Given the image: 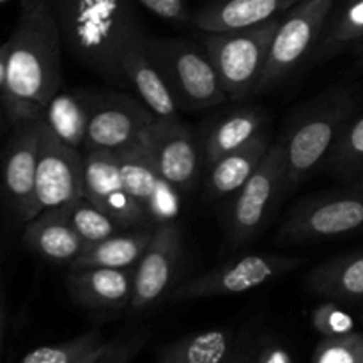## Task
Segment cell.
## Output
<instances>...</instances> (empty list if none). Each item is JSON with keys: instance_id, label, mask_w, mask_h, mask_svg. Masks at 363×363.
<instances>
[{"instance_id": "6da1fadb", "label": "cell", "mask_w": 363, "mask_h": 363, "mask_svg": "<svg viewBox=\"0 0 363 363\" xmlns=\"http://www.w3.org/2000/svg\"><path fill=\"white\" fill-rule=\"evenodd\" d=\"M9 41L2 106L14 124L38 121L62 89V39L48 0L20 6Z\"/></svg>"}, {"instance_id": "7a4b0ae2", "label": "cell", "mask_w": 363, "mask_h": 363, "mask_svg": "<svg viewBox=\"0 0 363 363\" xmlns=\"http://www.w3.org/2000/svg\"><path fill=\"white\" fill-rule=\"evenodd\" d=\"M137 0H48L62 46L82 67L116 85H126L121 55L147 35Z\"/></svg>"}, {"instance_id": "3957f363", "label": "cell", "mask_w": 363, "mask_h": 363, "mask_svg": "<svg viewBox=\"0 0 363 363\" xmlns=\"http://www.w3.org/2000/svg\"><path fill=\"white\" fill-rule=\"evenodd\" d=\"M362 96L358 85H333L294 112L279 138L286 158L287 195L325 165L335 142L357 116Z\"/></svg>"}, {"instance_id": "277c9868", "label": "cell", "mask_w": 363, "mask_h": 363, "mask_svg": "<svg viewBox=\"0 0 363 363\" xmlns=\"http://www.w3.org/2000/svg\"><path fill=\"white\" fill-rule=\"evenodd\" d=\"M145 52L179 108H213L229 99L202 45L186 39L147 35Z\"/></svg>"}, {"instance_id": "5b68a950", "label": "cell", "mask_w": 363, "mask_h": 363, "mask_svg": "<svg viewBox=\"0 0 363 363\" xmlns=\"http://www.w3.org/2000/svg\"><path fill=\"white\" fill-rule=\"evenodd\" d=\"M279 20L280 16L223 32L199 30V41L211 59L227 98L233 101H245L255 94Z\"/></svg>"}, {"instance_id": "8992f818", "label": "cell", "mask_w": 363, "mask_h": 363, "mask_svg": "<svg viewBox=\"0 0 363 363\" xmlns=\"http://www.w3.org/2000/svg\"><path fill=\"white\" fill-rule=\"evenodd\" d=\"M286 195V158L282 142L277 140L250 179L230 195L233 199L223 213L227 245L241 248L257 240Z\"/></svg>"}, {"instance_id": "52a82bcc", "label": "cell", "mask_w": 363, "mask_h": 363, "mask_svg": "<svg viewBox=\"0 0 363 363\" xmlns=\"http://www.w3.org/2000/svg\"><path fill=\"white\" fill-rule=\"evenodd\" d=\"M363 229V184L301 199L275 234L277 245H303L347 236Z\"/></svg>"}, {"instance_id": "ba28073f", "label": "cell", "mask_w": 363, "mask_h": 363, "mask_svg": "<svg viewBox=\"0 0 363 363\" xmlns=\"http://www.w3.org/2000/svg\"><path fill=\"white\" fill-rule=\"evenodd\" d=\"M335 0H298L280 16L255 94H266L308 62Z\"/></svg>"}, {"instance_id": "9c48e42d", "label": "cell", "mask_w": 363, "mask_h": 363, "mask_svg": "<svg viewBox=\"0 0 363 363\" xmlns=\"http://www.w3.org/2000/svg\"><path fill=\"white\" fill-rule=\"evenodd\" d=\"M78 94L87 106V137L85 149L119 152L137 145L156 116L142 99L119 91L82 89Z\"/></svg>"}, {"instance_id": "30bf717a", "label": "cell", "mask_w": 363, "mask_h": 363, "mask_svg": "<svg viewBox=\"0 0 363 363\" xmlns=\"http://www.w3.org/2000/svg\"><path fill=\"white\" fill-rule=\"evenodd\" d=\"M301 264V259L284 254H248L227 261L209 272L191 277L172 293L174 301H191L243 294L257 289Z\"/></svg>"}, {"instance_id": "8fae6325", "label": "cell", "mask_w": 363, "mask_h": 363, "mask_svg": "<svg viewBox=\"0 0 363 363\" xmlns=\"http://www.w3.org/2000/svg\"><path fill=\"white\" fill-rule=\"evenodd\" d=\"M140 142L162 176L181 195H190L195 190L206 163L201 137L186 124L181 119H156L144 131Z\"/></svg>"}, {"instance_id": "7c38bea8", "label": "cell", "mask_w": 363, "mask_h": 363, "mask_svg": "<svg viewBox=\"0 0 363 363\" xmlns=\"http://www.w3.org/2000/svg\"><path fill=\"white\" fill-rule=\"evenodd\" d=\"M85 151L64 144L41 119L38 170H35V206L60 208L84 197Z\"/></svg>"}, {"instance_id": "4fadbf2b", "label": "cell", "mask_w": 363, "mask_h": 363, "mask_svg": "<svg viewBox=\"0 0 363 363\" xmlns=\"http://www.w3.org/2000/svg\"><path fill=\"white\" fill-rule=\"evenodd\" d=\"M84 197L103 209L123 230L155 227L145 209L124 186L117 152L85 149Z\"/></svg>"}, {"instance_id": "5bb4252c", "label": "cell", "mask_w": 363, "mask_h": 363, "mask_svg": "<svg viewBox=\"0 0 363 363\" xmlns=\"http://www.w3.org/2000/svg\"><path fill=\"white\" fill-rule=\"evenodd\" d=\"M41 119L14 124V133L7 142L0 163L4 197L14 216L25 223L38 215L35 170L41 140Z\"/></svg>"}, {"instance_id": "9a60e30c", "label": "cell", "mask_w": 363, "mask_h": 363, "mask_svg": "<svg viewBox=\"0 0 363 363\" xmlns=\"http://www.w3.org/2000/svg\"><path fill=\"white\" fill-rule=\"evenodd\" d=\"M181 254L183 233L179 222L155 225L151 241L135 266L131 311L142 312L152 308L170 293L176 282Z\"/></svg>"}, {"instance_id": "2e32d148", "label": "cell", "mask_w": 363, "mask_h": 363, "mask_svg": "<svg viewBox=\"0 0 363 363\" xmlns=\"http://www.w3.org/2000/svg\"><path fill=\"white\" fill-rule=\"evenodd\" d=\"M119 156L124 186L145 209L155 225L179 222L181 194L162 176L142 142L123 149Z\"/></svg>"}, {"instance_id": "e0dca14e", "label": "cell", "mask_w": 363, "mask_h": 363, "mask_svg": "<svg viewBox=\"0 0 363 363\" xmlns=\"http://www.w3.org/2000/svg\"><path fill=\"white\" fill-rule=\"evenodd\" d=\"M147 335L106 340L98 330H89L69 340L39 346L21 357V363H128L144 347Z\"/></svg>"}, {"instance_id": "ac0fdd59", "label": "cell", "mask_w": 363, "mask_h": 363, "mask_svg": "<svg viewBox=\"0 0 363 363\" xmlns=\"http://www.w3.org/2000/svg\"><path fill=\"white\" fill-rule=\"evenodd\" d=\"M135 268H69L66 289L74 303L91 312L130 308Z\"/></svg>"}, {"instance_id": "d6986e66", "label": "cell", "mask_w": 363, "mask_h": 363, "mask_svg": "<svg viewBox=\"0 0 363 363\" xmlns=\"http://www.w3.org/2000/svg\"><path fill=\"white\" fill-rule=\"evenodd\" d=\"M248 332L211 328L188 333L163 344L156 353L158 363H243Z\"/></svg>"}, {"instance_id": "ffe728a7", "label": "cell", "mask_w": 363, "mask_h": 363, "mask_svg": "<svg viewBox=\"0 0 363 363\" xmlns=\"http://www.w3.org/2000/svg\"><path fill=\"white\" fill-rule=\"evenodd\" d=\"M23 243L46 262L66 266L87 248V241L74 230L62 208L43 209L28 220L23 229Z\"/></svg>"}, {"instance_id": "44dd1931", "label": "cell", "mask_w": 363, "mask_h": 363, "mask_svg": "<svg viewBox=\"0 0 363 363\" xmlns=\"http://www.w3.org/2000/svg\"><path fill=\"white\" fill-rule=\"evenodd\" d=\"M272 144V131H269V128H264L250 142L234 149V151L225 152L218 160L209 163L206 167L208 174H206L204 179L206 201L215 202L236 194L250 179V176L255 172Z\"/></svg>"}, {"instance_id": "7402d4cb", "label": "cell", "mask_w": 363, "mask_h": 363, "mask_svg": "<svg viewBox=\"0 0 363 363\" xmlns=\"http://www.w3.org/2000/svg\"><path fill=\"white\" fill-rule=\"evenodd\" d=\"M298 0H209L191 13L197 30L223 32L252 27L279 18Z\"/></svg>"}, {"instance_id": "603a6c76", "label": "cell", "mask_w": 363, "mask_h": 363, "mask_svg": "<svg viewBox=\"0 0 363 363\" xmlns=\"http://www.w3.org/2000/svg\"><path fill=\"white\" fill-rule=\"evenodd\" d=\"M145 39L147 35L135 39L124 48L123 55H121V69H123L124 80L135 89L138 98L155 113L156 119L177 121L179 119V113H177L179 106L174 101L162 74L149 59L147 52H145Z\"/></svg>"}, {"instance_id": "cb8c5ba5", "label": "cell", "mask_w": 363, "mask_h": 363, "mask_svg": "<svg viewBox=\"0 0 363 363\" xmlns=\"http://www.w3.org/2000/svg\"><path fill=\"white\" fill-rule=\"evenodd\" d=\"M264 128H268V116L261 106H240L216 117L201 133L206 167L250 142Z\"/></svg>"}, {"instance_id": "d4e9b609", "label": "cell", "mask_w": 363, "mask_h": 363, "mask_svg": "<svg viewBox=\"0 0 363 363\" xmlns=\"http://www.w3.org/2000/svg\"><path fill=\"white\" fill-rule=\"evenodd\" d=\"M363 46V0H335L307 64L319 66Z\"/></svg>"}, {"instance_id": "484cf974", "label": "cell", "mask_w": 363, "mask_h": 363, "mask_svg": "<svg viewBox=\"0 0 363 363\" xmlns=\"http://www.w3.org/2000/svg\"><path fill=\"white\" fill-rule=\"evenodd\" d=\"M305 286L314 296L326 300H363V250L319 262L307 273Z\"/></svg>"}, {"instance_id": "4316f807", "label": "cell", "mask_w": 363, "mask_h": 363, "mask_svg": "<svg viewBox=\"0 0 363 363\" xmlns=\"http://www.w3.org/2000/svg\"><path fill=\"white\" fill-rule=\"evenodd\" d=\"M152 230L155 227L119 230L113 236L87 245L69 268H135L151 241Z\"/></svg>"}, {"instance_id": "83f0119b", "label": "cell", "mask_w": 363, "mask_h": 363, "mask_svg": "<svg viewBox=\"0 0 363 363\" xmlns=\"http://www.w3.org/2000/svg\"><path fill=\"white\" fill-rule=\"evenodd\" d=\"M46 126L71 147L80 149L87 137V106L78 91L60 89L48 101L43 112Z\"/></svg>"}, {"instance_id": "f1b7e54d", "label": "cell", "mask_w": 363, "mask_h": 363, "mask_svg": "<svg viewBox=\"0 0 363 363\" xmlns=\"http://www.w3.org/2000/svg\"><path fill=\"white\" fill-rule=\"evenodd\" d=\"M332 176L347 183L363 177V116H354L342 131L325 162Z\"/></svg>"}, {"instance_id": "f546056e", "label": "cell", "mask_w": 363, "mask_h": 363, "mask_svg": "<svg viewBox=\"0 0 363 363\" xmlns=\"http://www.w3.org/2000/svg\"><path fill=\"white\" fill-rule=\"evenodd\" d=\"M60 208L64 209L74 230L87 241V245L101 241L123 230L103 209H99L85 197L74 199Z\"/></svg>"}, {"instance_id": "4dcf8cb0", "label": "cell", "mask_w": 363, "mask_h": 363, "mask_svg": "<svg viewBox=\"0 0 363 363\" xmlns=\"http://www.w3.org/2000/svg\"><path fill=\"white\" fill-rule=\"evenodd\" d=\"M294 354L289 347L268 333L248 332L245 344L243 363H293Z\"/></svg>"}, {"instance_id": "1f68e13d", "label": "cell", "mask_w": 363, "mask_h": 363, "mask_svg": "<svg viewBox=\"0 0 363 363\" xmlns=\"http://www.w3.org/2000/svg\"><path fill=\"white\" fill-rule=\"evenodd\" d=\"M362 333L351 332L346 335L323 337L315 346L314 363H358V342Z\"/></svg>"}, {"instance_id": "d6a6232c", "label": "cell", "mask_w": 363, "mask_h": 363, "mask_svg": "<svg viewBox=\"0 0 363 363\" xmlns=\"http://www.w3.org/2000/svg\"><path fill=\"white\" fill-rule=\"evenodd\" d=\"M311 323L321 337H337L354 332V319L333 300L318 305L312 311Z\"/></svg>"}, {"instance_id": "836d02e7", "label": "cell", "mask_w": 363, "mask_h": 363, "mask_svg": "<svg viewBox=\"0 0 363 363\" xmlns=\"http://www.w3.org/2000/svg\"><path fill=\"white\" fill-rule=\"evenodd\" d=\"M7 55H9V41L0 45V98L4 94L7 80Z\"/></svg>"}, {"instance_id": "e575fe53", "label": "cell", "mask_w": 363, "mask_h": 363, "mask_svg": "<svg viewBox=\"0 0 363 363\" xmlns=\"http://www.w3.org/2000/svg\"><path fill=\"white\" fill-rule=\"evenodd\" d=\"M2 344H4V311H2V303H0V353H2Z\"/></svg>"}, {"instance_id": "d590c367", "label": "cell", "mask_w": 363, "mask_h": 363, "mask_svg": "<svg viewBox=\"0 0 363 363\" xmlns=\"http://www.w3.org/2000/svg\"><path fill=\"white\" fill-rule=\"evenodd\" d=\"M358 363H363V335L360 337V342H358Z\"/></svg>"}, {"instance_id": "8d00e7d4", "label": "cell", "mask_w": 363, "mask_h": 363, "mask_svg": "<svg viewBox=\"0 0 363 363\" xmlns=\"http://www.w3.org/2000/svg\"><path fill=\"white\" fill-rule=\"evenodd\" d=\"M0 2H4V0H0ZM34 2H38V0H20V6H28V4Z\"/></svg>"}, {"instance_id": "74e56055", "label": "cell", "mask_w": 363, "mask_h": 363, "mask_svg": "<svg viewBox=\"0 0 363 363\" xmlns=\"http://www.w3.org/2000/svg\"><path fill=\"white\" fill-rule=\"evenodd\" d=\"M358 52H360V64H362V67H363V46L360 50H358Z\"/></svg>"}, {"instance_id": "f35d334b", "label": "cell", "mask_w": 363, "mask_h": 363, "mask_svg": "<svg viewBox=\"0 0 363 363\" xmlns=\"http://www.w3.org/2000/svg\"><path fill=\"white\" fill-rule=\"evenodd\" d=\"M0 106H2V98H0Z\"/></svg>"}]
</instances>
